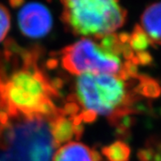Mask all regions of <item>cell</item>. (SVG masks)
<instances>
[{"label": "cell", "instance_id": "5", "mask_svg": "<svg viewBox=\"0 0 161 161\" xmlns=\"http://www.w3.org/2000/svg\"><path fill=\"white\" fill-rule=\"evenodd\" d=\"M66 29L82 38L115 33L125 23L127 12L122 0H60Z\"/></svg>", "mask_w": 161, "mask_h": 161}, {"label": "cell", "instance_id": "9", "mask_svg": "<svg viewBox=\"0 0 161 161\" xmlns=\"http://www.w3.org/2000/svg\"><path fill=\"white\" fill-rule=\"evenodd\" d=\"M102 154L108 161H127L130 156V149L125 142L117 141L103 148Z\"/></svg>", "mask_w": 161, "mask_h": 161}, {"label": "cell", "instance_id": "7", "mask_svg": "<svg viewBox=\"0 0 161 161\" xmlns=\"http://www.w3.org/2000/svg\"><path fill=\"white\" fill-rule=\"evenodd\" d=\"M52 161H101L98 151L79 142H70L58 147Z\"/></svg>", "mask_w": 161, "mask_h": 161}, {"label": "cell", "instance_id": "8", "mask_svg": "<svg viewBox=\"0 0 161 161\" xmlns=\"http://www.w3.org/2000/svg\"><path fill=\"white\" fill-rule=\"evenodd\" d=\"M139 27L151 45H161V1L144 10Z\"/></svg>", "mask_w": 161, "mask_h": 161}, {"label": "cell", "instance_id": "10", "mask_svg": "<svg viewBox=\"0 0 161 161\" xmlns=\"http://www.w3.org/2000/svg\"><path fill=\"white\" fill-rule=\"evenodd\" d=\"M141 161H161V137L150 139L139 152Z\"/></svg>", "mask_w": 161, "mask_h": 161}, {"label": "cell", "instance_id": "6", "mask_svg": "<svg viewBox=\"0 0 161 161\" xmlns=\"http://www.w3.org/2000/svg\"><path fill=\"white\" fill-rule=\"evenodd\" d=\"M17 21L22 33L31 39H40L46 36L53 24L48 8L37 2L23 5L18 13Z\"/></svg>", "mask_w": 161, "mask_h": 161}, {"label": "cell", "instance_id": "11", "mask_svg": "<svg viewBox=\"0 0 161 161\" xmlns=\"http://www.w3.org/2000/svg\"><path fill=\"white\" fill-rule=\"evenodd\" d=\"M11 27V16L6 6L0 5V43L6 39Z\"/></svg>", "mask_w": 161, "mask_h": 161}, {"label": "cell", "instance_id": "2", "mask_svg": "<svg viewBox=\"0 0 161 161\" xmlns=\"http://www.w3.org/2000/svg\"><path fill=\"white\" fill-rule=\"evenodd\" d=\"M159 92L155 80L139 74L127 79L118 75L84 74L76 78L62 108L83 125L98 115L120 125L125 117L135 111L134 106L141 98L157 97Z\"/></svg>", "mask_w": 161, "mask_h": 161}, {"label": "cell", "instance_id": "4", "mask_svg": "<svg viewBox=\"0 0 161 161\" xmlns=\"http://www.w3.org/2000/svg\"><path fill=\"white\" fill-rule=\"evenodd\" d=\"M51 117H10L1 113L0 161H52L58 146Z\"/></svg>", "mask_w": 161, "mask_h": 161}, {"label": "cell", "instance_id": "1", "mask_svg": "<svg viewBox=\"0 0 161 161\" xmlns=\"http://www.w3.org/2000/svg\"><path fill=\"white\" fill-rule=\"evenodd\" d=\"M40 59L39 47L6 41L0 50V111L10 117H51L59 110L58 83Z\"/></svg>", "mask_w": 161, "mask_h": 161}, {"label": "cell", "instance_id": "3", "mask_svg": "<svg viewBox=\"0 0 161 161\" xmlns=\"http://www.w3.org/2000/svg\"><path fill=\"white\" fill-rule=\"evenodd\" d=\"M61 66L74 75H118L131 78L138 75V66L150 63V53L133 50L128 33L81 38L64 47L58 54Z\"/></svg>", "mask_w": 161, "mask_h": 161}]
</instances>
